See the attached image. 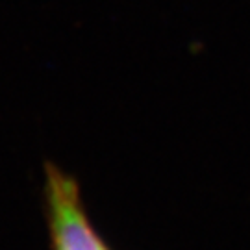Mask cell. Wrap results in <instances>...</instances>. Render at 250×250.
<instances>
[{
    "instance_id": "1",
    "label": "cell",
    "mask_w": 250,
    "mask_h": 250,
    "mask_svg": "<svg viewBox=\"0 0 250 250\" xmlns=\"http://www.w3.org/2000/svg\"><path fill=\"white\" fill-rule=\"evenodd\" d=\"M45 202L52 250H109L85 211L78 182L54 163L45 165Z\"/></svg>"
}]
</instances>
